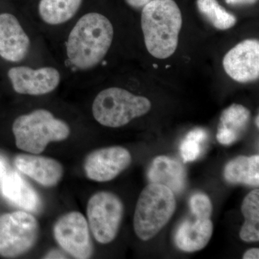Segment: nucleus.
I'll return each mask as SVG.
<instances>
[{"label": "nucleus", "mask_w": 259, "mask_h": 259, "mask_svg": "<svg viewBox=\"0 0 259 259\" xmlns=\"http://www.w3.org/2000/svg\"><path fill=\"white\" fill-rule=\"evenodd\" d=\"M115 36L113 23L100 12H82L69 26L45 40L64 71L66 88H83L92 74L107 64Z\"/></svg>", "instance_id": "f257e3e1"}, {"label": "nucleus", "mask_w": 259, "mask_h": 259, "mask_svg": "<svg viewBox=\"0 0 259 259\" xmlns=\"http://www.w3.org/2000/svg\"><path fill=\"white\" fill-rule=\"evenodd\" d=\"M0 59L9 65L40 64L53 59L41 35L28 18L0 13Z\"/></svg>", "instance_id": "f03ea898"}, {"label": "nucleus", "mask_w": 259, "mask_h": 259, "mask_svg": "<svg viewBox=\"0 0 259 259\" xmlns=\"http://www.w3.org/2000/svg\"><path fill=\"white\" fill-rule=\"evenodd\" d=\"M141 28L149 54L158 59L173 55L179 44L182 15L174 0H153L145 5Z\"/></svg>", "instance_id": "7ed1b4c3"}, {"label": "nucleus", "mask_w": 259, "mask_h": 259, "mask_svg": "<svg viewBox=\"0 0 259 259\" xmlns=\"http://www.w3.org/2000/svg\"><path fill=\"white\" fill-rule=\"evenodd\" d=\"M12 132L19 149L40 154L51 143L69 139L71 127L66 120L49 109L37 107L15 117L12 124Z\"/></svg>", "instance_id": "20e7f679"}, {"label": "nucleus", "mask_w": 259, "mask_h": 259, "mask_svg": "<svg viewBox=\"0 0 259 259\" xmlns=\"http://www.w3.org/2000/svg\"><path fill=\"white\" fill-rule=\"evenodd\" d=\"M151 108V102L146 97L120 87H110L102 89L94 97L92 114L100 125L117 128L146 115Z\"/></svg>", "instance_id": "39448f33"}, {"label": "nucleus", "mask_w": 259, "mask_h": 259, "mask_svg": "<svg viewBox=\"0 0 259 259\" xmlns=\"http://www.w3.org/2000/svg\"><path fill=\"white\" fill-rule=\"evenodd\" d=\"M175 209L174 192L166 186L150 183L140 194L135 209L136 236L145 241L156 236L170 221Z\"/></svg>", "instance_id": "423d86ee"}, {"label": "nucleus", "mask_w": 259, "mask_h": 259, "mask_svg": "<svg viewBox=\"0 0 259 259\" xmlns=\"http://www.w3.org/2000/svg\"><path fill=\"white\" fill-rule=\"evenodd\" d=\"M6 78L13 93L20 96H49L66 88L64 71L54 59L40 64L10 65Z\"/></svg>", "instance_id": "0eeeda50"}, {"label": "nucleus", "mask_w": 259, "mask_h": 259, "mask_svg": "<svg viewBox=\"0 0 259 259\" xmlns=\"http://www.w3.org/2000/svg\"><path fill=\"white\" fill-rule=\"evenodd\" d=\"M40 236L36 218L26 211L0 215V256L13 258L28 253Z\"/></svg>", "instance_id": "6e6552de"}, {"label": "nucleus", "mask_w": 259, "mask_h": 259, "mask_svg": "<svg viewBox=\"0 0 259 259\" xmlns=\"http://www.w3.org/2000/svg\"><path fill=\"white\" fill-rule=\"evenodd\" d=\"M123 213V203L112 192H99L90 197L87 206L88 222L98 243L108 244L115 239Z\"/></svg>", "instance_id": "1a4fd4ad"}, {"label": "nucleus", "mask_w": 259, "mask_h": 259, "mask_svg": "<svg viewBox=\"0 0 259 259\" xmlns=\"http://www.w3.org/2000/svg\"><path fill=\"white\" fill-rule=\"evenodd\" d=\"M83 3L84 0H37L33 10L25 16L45 42L82 13Z\"/></svg>", "instance_id": "9d476101"}, {"label": "nucleus", "mask_w": 259, "mask_h": 259, "mask_svg": "<svg viewBox=\"0 0 259 259\" xmlns=\"http://www.w3.org/2000/svg\"><path fill=\"white\" fill-rule=\"evenodd\" d=\"M53 233L59 246L73 258L88 259L93 256L90 227L81 212L72 211L61 216L54 224Z\"/></svg>", "instance_id": "9b49d317"}, {"label": "nucleus", "mask_w": 259, "mask_h": 259, "mask_svg": "<svg viewBox=\"0 0 259 259\" xmlns=\"http://www.w3.org/2000/svg\"><path fill=\"white\" fill-rule=\"evenodd\" d=\"M131 161V153L125 148H102L89 153L83 162V170L89 180L110 182L125 171Z\"/></svg>", "instance_id": "f8f14e48"}, {"label": "nucleus", "mask_w": 259, "mask_h": 259, "mask_svg": "<svg viewBox=\"0 0 259 259\" xmlns=\"http://www.w3.org/2000/svg\"><path fill=\"white\" fill-rule=\"evenodd\" d=\"M226 74L240 83L250 82L259 77V42L248 39L237 44L224 56Z\"/></svg>", "instance_id": "ddd939ff"}, {"label": "nucleus", "mask_w": 259, "mask_h": 259, "mask_svg": "<svg viewBox=\"0 0 259 259\" xmlns=\"http://www.w3.org/2000/svg\"><path fill=\"white\" fill-rule=\"evenodd\" d=\"M14 165L19 171L49 188L59 185L64 176V167L60 162L47 156L20 153L15 156Z\"/></svg>", "instance_id": "4468645a"}, {"label": "nucleus", "mask_w": 259, "mask_h": 259, "mask_svg": "<svg viewBox=\"0 0 259 259\" xmlns=\"http://www.w3.org/2000/svg\"><path fill=\"white\" fill-rule=\"evenodd\" d=\"M0 190L10 203L26 212H36L40 208L38 194L18 172L5 173L1 179Z\"/></svg>", "instance_id": "2eb2a0df"}, {"label": "nucleus", "mask_w": 259, "mask_h": 259, "mask_svg": "<svg viewBox=\"0 0 259 259\" xmlns=\"http://www.w3.org/2000/svg\"><path fill=\"white\" fill-rule=\"evenodd\" d=\"M150 183L166 186L174 194L183 192L187 185V172L182 163L166 156L155 158L148 172Z\"/></svg>", "instance_id": "dca6fc26"}, {"label": "nucleus", "mask_w": 259, "mask_h": 259, "mask_svg": "<svg viewBox=\"0 0 259 259\" xmlns=\"http://www.w3.org/2000/svg\"><path fill=\"white\" fill-rule=\"evenodd\" d=\"M212 232L213 225L209 218H197L193 223L185 221L177 229L175 243L182 251H198L208 244Z\"/></svg>", "instance_id": "f3484780"}, {"label": "nucleus", "mask_w": 259, "mask_h": 259, "mask_svg": "<svg viewBox=\"0 0 259 259\" xmlns=\"http://www.w3.org/2000/svg\"><path fill=\"white\" fill-rule=\"evenodd\" d=\"M250 112L246 107L233 104L221 115L218 127L217 140L220 144L230 146L236 143L244 134L249 124Z\"/></svg>", "instance_id": "a211bd4d"}, {"label": "nucleus", "mask_w": 259, "mask_h": 259, "mask_svg": "<svg viewBox=\"0 0 259 259\" xmlns=\"http://www.w3.org/2000/svg\"><path fill=\"white\" fill-rule=\"evenodd\" d=\"M225 179L233 185H246L258 187L259 185V156H238L227 163L224 169Z\"/></svg>", "instance_id": "6ab92c4d"}, {"label": "nucleus", "mask_w": 259, "mask_h": 259, "mask_svg": "<svg viewBox=\"0 0 259 259\" xmlns=\"http://www.w3.org/2000/svg\"><path fill=\"white\" fill-rule=\"evenodd\" d=\"M241 211L245 222L243 223L240 237L247 243L259 240V190L255 189L247 194L243 199Z\"/></svg>", "instance_id": "aec40b11"}, {"label": "nucleus", "mask_w": 259, "mask_h": 259, "mask_svg": "<svg viewBox=\"0 0 259 259\" xmlns=\"http://www.w3.org/2000/svg\"><path fill=\"white\" fill-rule=\"evenodd\" d=\"M199 13L218 30H225L234 26L237 19L218 3L217 0H197Z\"/></svg>", "instance_id": "412c9836"}, {"label": "nucleus", "mask_w": 259, "mask_h": 259, "mask_svg": "<svg viewBox=\"0 0 259 259\" xmlns=\"http://www.w3.org/2000/svg\"><path fill=\"white\" fill-rule=\"evenodd\" d=\"M207 139V131L203 128L198 127L190 131L180 146L181 156L184 162L197 160L202 151V144Z\"/></svg>", "instance_id": "4be33fe9"}, {"label": "nucleus", "mask_w": 259, "mask_h": 259, "mask_svg": "<svg viewBox=\"0 0 259 259\" xmlns=\"http://www.w3.org/2000/svg\"><path fill=\"white\" fill-rule=\"evenodd\" d=\"M190 204L191 210L196 218L201 219L210 218L212 212V204L210 199L205 194H194L191 197Z\"/></svg>", "instance_id": "5701e85b"}, {"label": "nucleus", "mask_w": 259, "mask_h": 259, "mask_svg": "<svg viewBox=\"0 0 259 259\" xmlns=\"http://www.w3.org/2000/svg\"><path fill=\"white\" fill-rule=\"evenodd\" d=\"M125 1L132 8H143L145 5L151 3L153 0H125Z\"/></svg>", "instance_id": "b1692460"}, {"label": "nucleus", "mask_w": 259, "mask_h": 259, "mask_svg": "<svg viewBox=\"0 0 259 259\" xmlns=\"http://www.w3.org/2000/svg\"><path fill=\"white\" fill-rule=\"evenodd\" d=\"M243 258L244 259H258L259 258V249L258 248H253L247 250L243 255Z\"/></svg>", "instance_id": "393cba45"}, {"label": "nucleus", "mask_w": 259, "mask_h": 259, "mask_svg": "<svg viewBox=\"0 0 259 259\" xmlns=\"http://www.w3.org/2000/svg\"><path fill=\"white\" fill-rule=\"evenodd\" d=\"M258 0H226L227 4L231 5H253Z\"/></svg>", "instance_id": "a878e982"}, {"label": "nucleus", "mask_w": 259, "mask_h": 259, "mask_svg": "<svg viewBox=\"0 0 259 259\" xmlns=\"http://www.w3.org/2000/svg\"><path fill=\"white\" fill-rule=\"evenodd\" d=\"M44 258H66V257L59 250H52L45 255Z\"/></svg>", "instance_id": "bb28decb"}, {"label": "nucleus", "mask_w": 259, "mask_h": 259, "mask_svg": "<svg viewBox=\"0 0 259 259\" xmlns=\"http://www.w3.org/2000/svg\"><path fill=\"white\" fill-rule=\"evenodd\" d=\"M5 174V166L3 162L0 159V179L3 177Z\"/></svg>", "instance_id": "cd10ccee"}, {"label": "nucleus", "mask_w": 259, "mask_h": 259, "mask_svg": "<svg viewBox=\"0 0 259 259\" xmlns=\"http://www.w3.org/2000/svg\"><path fill=\"white\" fill-rule=\"evenodd\" d=\"M255 123H256L257 127H258V116H257L256 120H255Z\"/></svg>", "instance_id": "c85d7f7f"}]
</instances>
